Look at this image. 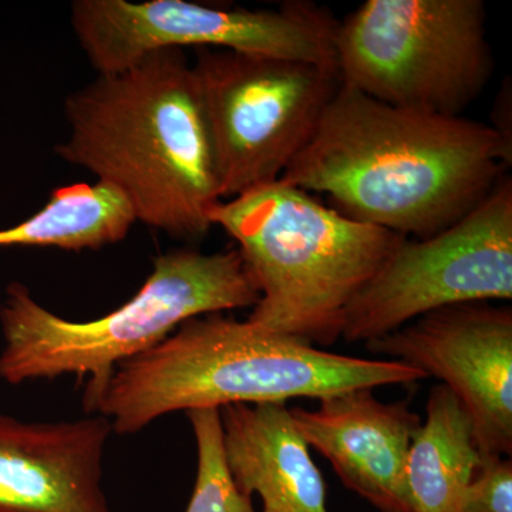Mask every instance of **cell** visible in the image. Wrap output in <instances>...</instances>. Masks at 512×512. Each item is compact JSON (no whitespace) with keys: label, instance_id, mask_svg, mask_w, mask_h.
<instances>
[{"label":"cell","instance_id":"obj_11","mask_svg":"<svg viewBox=\"0 0 512 512\" xmlns=\"http://www.w3.org/2000/svg\"><path fill=\"white\" fill-rule=\"evenodd\" d=\"M289 412L346 488L380 512H412L406 461L421 419L409 403L380 402L373 389H355L320 399L316 409Z\"/></svg>","mask_w":512,"mask_h":512},{"label":"cell","instance_id":"obj_2","mask_svg":"<svg viewBox=\"0 0 512 512\" xmlns=\"http://www.w3.org/2000/svg\"><path fill=\"white\" fill-rule=\"evenodd\" d=\"M57 156L109 184L137 222L195 241L222 201L217 164L192 64L161 50L67 96Z\"/></svg>","mask_w":512,"mask_h":512},{"label":"cell","instance_id":"obj_15","mask_svg":"<svg viewBox=\"0 0 512 512\" xmlns=\"http://www.w3.org/2000/svg\"><path fill=\"white\" fill-rule=\"evenodd\" d=\"M136 222L126 198L111 185H66L28 220L2 229L0 247L99 249L123 241Z\"/></svg>","mask_w":512,"mask_h":512},{"label":"cell","instance_id":"obj_17","mask_svg":"<svg viewBox=\"0 0 512 512\" xmlns=\"http://www.w3.org/2000/svg\"><path fill=\"white\" fill-rule=\"evenodd\" d=\"M460 512H512L510 457H483L464 491Z\"/></svg>","mask_w":512,"mask_h":512},{"label":"cell","instance_id":"obj_9","mask_svg":"<svg viewBox=\"0 0 512 512\" xmlns=\"http://www.w3.org/2000/svg\"><path fill=\"white\" fill-rule=\"evenodd\" d=\"M511 299L512 184L504 175L461 220L397 245L350 303L342 338L372 342L437 309Z\"/></svg>","mask_w":512,"mask_h":512},{"label":"cell","instance_id":"obj_7","mask_svg":"<svg viewBox=\"0 0 512 512\" xmlns=\"http://www.w3.org/2000/svg\"><path fill=\"white\" fill-rule=\"evenodd\" d=\"M222 200L281 180L339 89L338 69L232 50L192 63Z\"/></svg>","mask_w":512,"mask_h":512},{"label":"cell","instance_id":"obj_18","mask_svg":"<svg viewBox=\"0 0 512 512\" xmlns=\"http://www.w3.org/2000/svg\"><path fill=\"white\" fill-rule=\"evenodd\" d=\"M264 512H269V511H265V510H264Z\"/></svg>","mask_w":512,"mask_h":512},{"label":"cell","instance_id":"obj_10","mask_svg":"<svg viewBox=\"0 0 512 512\" xmlns=\"http://www.w3.org/2000/svg\"><path fill=\"white\" fill-rule=\"evenodd\" d=\"M365 345L373 355L439 379L466 409L481 456H511V308L447 306Z\"/></svg>","mask_w":512,"mask_h":512},{"label":"cell","instance_id":"obj_12","mask_svg":"<svg viewBox=\"0 0 512 512\" xmlns=\"http://www.w3.org/2000/svg\"><path fill=\"white\" fill-rule=\"evenodd\" d=\"M109 419L25 423L0 414V512H111L103 491Z\"/></svg>","mask_w":512,"mask_h":512},{"label":"cell","instance_id":"obj_16","mask_svg":"<svg viewBox=\"0 0 512 512\" xmlns=\"http://www.w3.org/2000/svg\"><path fill=\"white\" fill-rule=\"evenodd\" d=\"M197 444V478L185 512H255L251 497L232 477L225 453L220 409L188 410Z\"/></svg>","mask_w":512,"mask_h":512},{"label":"cell","instance_id":"obj_3","mask_svg":"<svg viewBox=\"0 0 512 512\" xmlns=\"http://www.w3.org/2000/svg\"><path fill=\"white\" fill-rule=\"evenodd\" d=\"M426 377L393 360L339 355L211 313L187 320L154 348L120 363L94 413L109 419L117 434H134L180 410L320 400Z\"/></svg>","mask_w":512,"mask_h":512},{"label":"cell","instance_id":"obj_14","mask_svg":"<svg viewBox=\"0 0 512 512\" xmlns=\"http://www.w3.org/2000/svg\"><path fill=\"white\" fill-rule=\"evenodd\" d=\"M426 414L407 454L410 507L412 512H460L464 491L483 463L473 423L443 384L431 387Z\"/></svg>","mask_w":512,"mask_h":512},{"label":"cell","instance_id":"obj_6","mask_svg":"<svg viewBox=\"0 0 512 512\" xmlns=\"http://www.w3.org/2000/svg\"><path fill=\"white\" fill-rule=\"evenodd\" d=\"M340 83L400 109L461 117L493 73L481 0H367L335 33Z\"/></svg>","mask_w":512,"mask_h":512},{"label":"cell","instance_id":"obj_8","mask_svg":"<svg viewBox=\"0 0 512 512\" xmlns=\"http://www.w3.org/2000/svg\"><path fill=\"white\" fill-rule=\"evenodd\" d=\"M72 26L93 69H130L161 50L221 49L336 67L338 20L312 2L249 10L187 0H76Z\"/></svg>","mask_w":512,"mask_h":512},{"label":"cell","instance_id":"obj_1","mask_svg":"<svg viewBox=\"0 0 512 512\" xmlns=\"http://www.w3.org/2000/svg\"><path fill=\"white\" fill-rule=\"evenodd\" d=\"M511 163L497 127L389 106L340 83L284 183L352 220L423 239L490 195Z\"/></svg>","mask_w":512,"mask_h":512},{"label":"cell","instance_id":"obj_4","mask_svg":"<svg viewBox=\"0 0 512 512\" xmlns=\"http://www.w3.org/2000/svg\"><path fill=\"white\" fill-rule=\"evenodd\" d=\"M238 244L259 291L249 322L330 348L363 286L406 237L352 220L282 180L208 212Z\"/></svg>","mask_w":512,"mask_h":512},{"label":"cell","instance_id":"obj_13","mask_svg":"<svg viewBox=\"0 0 512 512\" xmlns=\"http://www.w3.org/2000/svg\"><path fill=\"white\" fill-rule=\"evenodd\" d=\"M228 466L239 490L269 512H329L326 483L286 403L220 409Z\"/></svg>","mask_w":512,"mask_h":512},{"label":"cell","instance_id":"obj_5","mask_svg":"<svg viewBox=\"0 0 512 512\" xmlns=\"http://www.w3.org/2000/svg\"><path fill=\"white\" fill-rule=\"evenodd\" d=\"M259 291L238 249H177L156 258L140 291L103 318L76 322L43 308L12 284L0 309L5 348L0 377L10 384L74 375L89 379L84 410L94 413L114 369L147 352L187 320L254 308Z\"/></svg>","mask_w":512,"mask_h":512}]
</instances>
